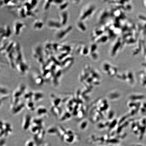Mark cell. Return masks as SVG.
Masks as SVG:
<instances>
[{"label":"cell","mask_w":146,"mask_h":146,"mask_svg":"<svg viewBox=\"0 0 146 146\" xmlns=\"http://www.w3.org/2000/svg\"><path fill=\"white\" fill-rule=\"evenodd\" d=\"M27 91V87L25 84L18 85L11 95V105H15L22 100L24 94Z\"/></svg>","instance_id":"1"},{"label":"cell","mask_w":146,"mask_h":146,"mask_svg":"<svg viewBox=\"0 0 146 146\" xmlns=\"http://www.w3.org/2000/svg\"><path fill=\"white\" fill-rule=\"evenodd\" d=\"M96 10V7L92 4H87L81 10L79 15L80 21H86L91 17Z\"/></svg>","instance_id":"2"},{"label":"cell","mask_w":146,"mask_h":146,"mask_svg":"<svg viewBox=\"0 0 146 146\" xmlns=\"http://www.w3.org/2000/svg\"><path fill=\"white\" fill-rule=\"evenodd\" d=\"M44 125L43 118L39 117L34 118L32 119L30 129L32 133L37 134L44 129Z\"/></svg>","instance_id":"3"},{"label":"cell","mask_w":146,"mask_h":146,"mask_svg":"<svg viewBox=\"0 0 146 146\" xmlns=\"http://www.w3.org/2000/svg\"><path fill=\"white\" fill-rule=\"evenodd\" d=\"M10 108L13 114H19L25 108V102L24 100H21L15 105H10Z\"/></svg>","instance_id":"4"},{"label":"cell","mask_w":146,"mask_h":146,"mask_svg":"<svg viewBox=\"0 0 146 146\" xmlns=\"http://www.w3.org/2000/svg\"><path fill=\"white\" fill-rule=\"evenodd\" d=\"M12 128L11 125L8 122L0 120V133L3 135L8 134L12 132Z\"/></svg>","instance_id":"5"},{"label":"cell","mask_w":146,"mask_h":146,"mask_svg":"<svg viewBox=\"0 0 146 146\" xmlns=\"http://www.w3.org/2000/svg\"><path fill=\"white\" fill-rule=\"evenodd\" d=\"M32 119V117L30 114L26 113L24 115L21 123V127L24 130L27 131L30 129Z\"/></svg>","instance_id":"6"},{"label":"cell","mask_w":146,"mask_h":146,"mask_svg":"<svg viewBox=\"0 0 146 146\" xmlns=\"http://www.w3.org/2000/svg\"><path fill=\"white\" fill-rule=\"evenodd\" d=\"M35 111L36 114L39 117H38L43 118H46L48 116V110L46 108L43 106H40L36 108Z\"/></svg>","instance_id":"7"},{"label":"cell","mask_w":146,"mask_h":146,"mask_svg":"<svg viewBox=\"0 0 146 146\" xmlns=\"http://www.w3.org/2000/svg\"><path fill=\"white\" fill-rule=\"evenodd\" d=\"M10 91L6 87L0 86V99L3 101L11 96Z\"/></svg>","instance_id":"8"},{"label":"cell","mask_w":146,"mask_h":146,"mask_svg":"<svg viewBox=\"0 0 146 146\" xmlns=\"http://www.w3.org/2000/svg\"><path fill=\"white\" fill-rule=\"evenodd\" d=\"M32 81L35 85L38 87L42 86L45 82L44 78L40 75H34L32 78Z\"/></svg>","instance_id":"9"},{"label":"cell","mask_w":146,"mask_h":146,"mask_svg":"<svg viewBox=\"0 0 146 146\" xmlns=\"http://www.w3.org/2000/svg\"><path fill=\"white\" fill-rule=\"evenodd\" d=\"M44 98V94L41 91H33L32 100L35 103L41 101Z\"/></svg>","instance_id":"10"},{"label":"cell","mask_w":146,"mask_h":146,"mask_svg":"<svg viewBox=\"0 0 146 146\" xmlns=\"http://www.w3.org/2000/svg\"><path fill=\"white\" fill-rule=\"evenodd\" d=\"M25 109H26L27 111L30 112H33L35 111L36 109V103H35L32 100L25 102Z\"/></svg>","instance_id":"11"},{"label":"cell","mask_w":146,"mask_h":146,"mask_svg":"<svg viewBox=\"0 0 146 146\" xmlns=\"http://www.w3.org/2000/svg\"><path fill=\"white\" fill-rule=\"evenodd\" d=\"M33 91H28L25 92L23 96V99L25 102L32 100Z\"/></svg>","instance_id":"12"},{"label":"cell","mask_w":146,"mask_h":146,"mask_svg":"<svg viewBox=\"0 0 146 146\" xmlns=\"http://www.w3.org/2000/svg\"><path fill=\"white\" fill-rule=\"evenodd\" d=\"M62 24L64 25L66 24L68 19V14L66 12H63L61 14Z\"/></svg>","instance_id":"13"},{"label":"cell","mask_w":146,"mask_h":146,"mask_svg":"<svg viewBox=\"0 0 146 146\" xmlns=\"http://www.w3.org/2000/svg\"><path fill=\"white\" fill-rule=\"evenodd\" d=\"M76 26L78 30L82 32H84L86 30V27H85L84 24L83 23V21H80L76 24Z\"/></svg>","instance_id":"14"},{"label":"cell","mask_w":146,"mask_h":146,"mask_svg":"<svg viewBox=\"0 0 146 146\" xmlns=\"http://www.w3.org/2000/svg\"><path fill=\"white\" fill-rule=\"evenodd\" d=\"M3 102V100H2L1 99H0V107H1L2 104V102Z\"/></svg>","instance_id":"15"},{"label":"cell","mask_w":146,"mask_h":146,"mask_svg":"<svg viewBox=\"0 0 146 146\" xmlns=\"http://www.w3.org/2000/svg\"><path fill=\"white\" fill-rule=\"evenodd\" d=\"M145 1V5H146V1Z\"/></svg>","instance_id":"16"}]
</instances>
